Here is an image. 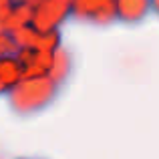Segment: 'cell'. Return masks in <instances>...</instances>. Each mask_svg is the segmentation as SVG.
<instances>
[{
	"label": "cell",
	"instance_id": "6da1fadb",
	"mask_svg": "<svg viewBox=\"0 0 159 159\" xmlns=\"http://www.w3.org/2000/svg\"><path fill=\"white\" fill-rule=\"evenodd\" d=\"M73 12L95 24H107L117 18L115 0H73Z\"/></svg>",
	"mask_w": 159,
	"mask_h": 159
},
{
	"label": "cell",
	"instance_id": "7a4b0ae2",
	"mask_svg": "<svg viewBox=\"0 0 159 159\" xmlns=\"http://www.w3.org/2000/svg\"><path fill=\"white\" fill-rule=\"evenodd\" d=\"M147 0H115V14L125 24H137L145 16Z\"/></svg>",
	"mask_w": 159,
	"mask_h": 159
},
{
	"label": "cell",
	"instance_id": "3957f363",
	"mask_svg": "<svg viewBox=\"0 0 159 159\" xmlns=\"http://www.w3.org/2000/svg\"><path fill=\"white\" fill-rule=\"evenodd\" d=\"M20 77V65L14 58H2L0 61V87L4 91L8 87H12L16 83V79Z\"/></svg>",
	"mask_w": 159,
	"mask_h": 159
}]
</instances>
